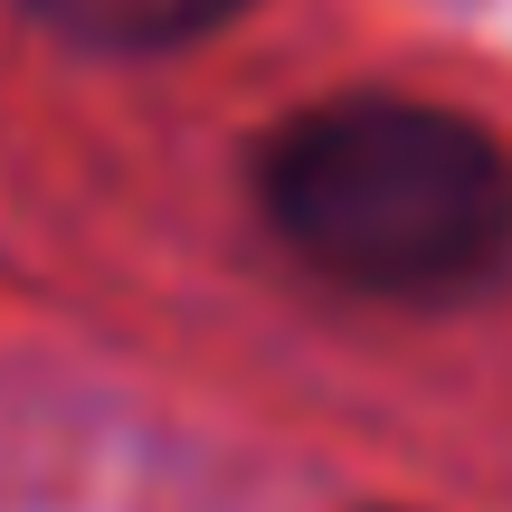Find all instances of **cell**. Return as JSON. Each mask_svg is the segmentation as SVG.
I'll use <instances>...</instances> for the list:
<instances>
[{
  "label": "cell",
  "instance_id": "6da1fadb",
  "mask_svg": "<svg viewBox=\"0 0 512 512\" xmlns=\"http://www.w3.org/2000/svg\"><path fill=\"white\" fill-rule=\"evenodd\" d=\"M275 247L370 304H475L512 266V143L427 95H323L256 143Z\"/></svg>",
  "mask_w": 512,
  "mask_h": 512
},
{
  "label": "cell",
  "instance_id": "7a4b0ae2",
  "mask_svg": "<svg viewBox=\"0 0 512 512\" xmlns=\"http://www.w3.org/2000/svg\"><path fill=\"white\" fill-rule=\"evenodd\" d=\"M48 38L67 48H95V57H162V48H190V38L228 29L247 0H19Z\"/></svg>",
  "mask_w": 512,
  "mask_h": 512
}]
</instances>
